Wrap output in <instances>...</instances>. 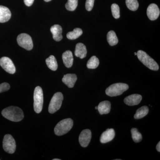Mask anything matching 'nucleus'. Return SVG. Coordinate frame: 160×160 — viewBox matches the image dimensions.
<instances>
[{"mask_svg":"<svg viewBox=\"0 0 160 160\" xmlns=\"http://www.w3.org/2000/svg\"><path fill=\"white\" fill-rule=\"evenodd\" d=\"M2 114L7 119L14 122H19L24 118L22 109L16 106H9L3 109Z\"/></svg>","mask_w":160,"mask_h":160,"instance_id":"1","label":"nucleus"},{"mask_svg":"<svg viewBox=\"0 0 160 160\" xmlns=\"http://www.w3.org/2000/svg\"><path fill=\"white\" fill-rule=\"evenodd\" d=\"M137 55L140 61L149 69L154 71L158 70L159 68L158 63L145 52L142 50H139Z\"/></svg>","mask_w":160,"mask_h":160,"instance_id":"2","label":"nucleus"},{"mask_svg":"<svg viewBox=\"0 0 160 160\" xmlns=\"http://www.w3.org/2000/svg\"><path fill=\"white\" fill-rule=\"evenodd\" d=\"M73 122L71 118L62 120L54 128V132L58 136H62L69 132L73 126Z\"/></svg>","mask_w":160,"mask_h":160,"instance_id":"3","label":"nucleus"},{"mask_svg":"<svg viewBox=\"0 0 160 160\" xmlns=\"http://www.w3.org/2000/svg\"><path fill=\"white\" fill-rule=\"evenodd\" d=\"M129 88V86L125 83H115L106 89V93L109 96H118L122 94L124 92L128 90Z\"/></svg>","mask_w":160,"mask_h":160,"instance_id":"4","label":"nucleus"},{"mask_svg":"<svg viewBox=\"0 0 160 160\" xmlns=\"http://www.w3.org/2000/svg\"><path fill=\"white\" fill-rule=\"evenodd\" d=\"M33 99L34 111L36 113H39L42 110L44 101L42 89L40 86H37L35 89Z\"/></svg>","mask_w":160,"mask_h":160,"instance_id":"5","label":"nucleus"},{"mask_svg":"<svg viewBox=\"0 0 160 160\" xmlns=\"http://www.w3.org/2000/svg\"><path fill=\"white\" fill-rule=\"evenodd\" d=\"M63 95L62 92H58L55 93L52 98L49 106V113H54L61 108L62 103Z\"/></svg>","mask_w":160,"mask_h":160,"instance_id":"6","label":"nucleus"},{"mask_svg":"<svg viewBox=\"0 0 160 160\" xmlns=\"http://www.w3.org/2000/svg\"><path fill=\"white\" fill-rule=\"evenodd\" d=\"M17 42L19 46L27 50H31L33 45L31 37L26 33H21L18 36Z\"/></svg>","mask_w":160,"mask_h":160,"instance_id":"7","label":"nucleus"},{"mask_svg":"<svg viewBox=\"0 0 160 160\" xmlns=\"http://www.w3.org/2000/svg\"><path fill=\"white\" fill-rule=\"evenodd\" d=\"M3 148L5 151L10 154L14 153L16 148V142L10 134H6L3 140Z\"/></svg>","mask_w":160,"mask_h":160,"instance_id":"8","label":"nucleus"},{"mask_svg":"<svg viewBox=\"0 0 160 160\" xmlns=\"http://www.w3.org/2000/svg\"><path fill=\"white\" fill-rule=\"evenodd\" d=\"M0 66L4 70L10 74H14L16 68L12 61L9 58L4 57L0 59Z\"/></svg>","mask_w":160,"mask_h":160,"instance_id":"9","label":"nucleus"},{"mask_svg":"<svg viewBox=\"0 0 160 160\" xmlns=\"http://www.w3.org/2000/svg\"><path fill=\"white\" fill-rule=\"evenodd\" d=\"M92 133L89 129H84L81 132L79 137V142L82 147H87L91 139Z\"/></svg>","mask_w":160,"mask_h":160,"instance_id":"10","label":"nucleus"},{"mask_svg":"<svg viewBox=\"0 0 160 160\" xmlns=\"http://www.w3.org/2000/svg\"><path fill=\"white\" fill-rule=\"evenodd\" d=\"M160 9L155 4H151L147 9V15L148 17L151 21L156 20L159 16Z\"/></svg>","mask_w":160,"mask_h":160,"instance_id":"11","label":"nucleus"},{"mask_svg":"<svg viewBox=\"0 0 160 160\" xmlns=\"http://www.w3.org/2000/svg\"><path fill=\"white\" fill-rule=\"evenodd\" d=\"M142 100V96L140 94H132L125 98L124 102L129 106L138 105Z\"/></svg>","mask_w":160,"mask_h":160,"instance_id":"12","label":"nucleus"},{"mask_svg":"<svg viewBox=\"0 0 160 160\" xmlns=\"http://www.w3.org/2000/svg\"><path fill=\"white\" fill-rule=\"evenodd\" d=\"M115 136V132L113 129H108L102 133L100 138V142L104 144L109 142L113 140Z\"/></svg>","mask_w":160,"mask_h":160,"instance_id":"13","label":"nucleus"},{"mask_svg":"<svg viewBox=\"0 0 160 160\" xmlns=\"http://www.w3.org/2000/svg\"><path fill=\"white\" fill-rule=\"evenodd\" d=\"M50 31L52 34L53 39L56 42H59L63 38L62 35V29L60 25H54L50 28Z\"/></svg>","mask_w":160,"mask_h":160,"instance_id":"14","label":"nucleus"},{"mask_svg":"<svg viewBox=\"0 0 160 160\" xmlns=\"http://www.w3.org/2000/svg\"><path fill=\"white\" fill-rule=\"evenodd\" d=\"M11 17L10 10L6 6H0V23L8 22Z\"/></svg>","mask_w":160,"mask_h":160,"instance_id":"15","label":"nucleus"},{"mask_svg":"<svg viewBox=\"0 0 160 160\" xmlns=\"http://www.w3.org/2000/svg\"><path fill=\"white\" fill-rule=\"evenodd\" d=\"M77 80V77L75 74H67L63 77L62 82L69 88H73Z\"/></svg>","mask_w":160,"mask_h":160,"instance_id":"16","label":"nucleus"},{"mask_svg":"<svg viewBox=\"0 0 160 160\" xmlns=\"http://www.w3.org/2000/svg\"><path fill=\"white\" fill-rule=\"evenodd\" d=\"M87 49L86 46L82 43H78L76 46L75 55L77 57L83 59L86 58L87 55Z\"/></svg>","mask_w":160,"mask_h":160,"instance_id":"17","label":"nucleus"},{"mask_svg":"<svg viewBox=\"0 0 160 160\" xmlns=\"http://www.w3.org/2000/svg\"><path fill=\"white\" fill-rule=\"evenodd\" d=\"M62 60L64 65L67 68H69L72 67L73 64V58L72 52L69 50H67L63 53Z\"/></svg>","mask_w":160,"mask_h":160,"instance_id":"18","label":"nucleus"},{"mask_svg":"<svg viewBox=\"0 0 160 160\" xmlns=\"http://www.w3.org/2000/svg\"><path fill=\"white\" fill-rule=\"evenodd\" d=\"M98 109L100 114H108L111 109V103L108 101L101 102L98 106Z\"/></svg>","mask_w":160,"mask_h":160,"instance_id":"19","label":"nucleus"},{"mask_svg":"<svg viewBox=\"0 0 160 160\" xmlns=\"http://www.w3.org/2000/svg\"><path fill=\"white\" fill-rule=\"evenodd\" d=\"M46 63L49 69L56 71L58 69V65L56 59L54 56L51 55L46 59Z\"/></svg>","mask_w":160,"mask_h":160,"instance_id":"20","label":"nucleus"},{"mask_svg":"<svg viewBox=\"0 0 160 160\" xmlns=\"http://www.w3.org/2000/svg\"><path fill=\"white\" fill-rule=\"evenodd\" d=\"M149 112V108L147 106H143L137 110L136 114L134 115V118L136 119L142 118L145 117Z\"/></svg>","mask_w":160,"mask_h":160,"instance_id":"21","label":"nucleus"},{"mask_svg":"<svg viewBox=\"0 0 160 160\" xmlns=\"http://www.w3.org/2000/svg\"><path fill=\"white\" fill-rule=\"evenodd\" d=\"M107 39L108 43L111 46L116 45L118 42V40L115 32L112 30L108 32L107 35Z\"/></svg>","mask_w":160,"mask_h":160,"instance_id":"22","label":"nucleus"},{"mask_svg":"<svg viewBox=\"0 0 160 160\" xmlns=\"http://www.w3.org/2000/svg\"><path fill=\"white\" fill-rule=\"evenodd\" d=\"M83 31L80 28H75L73 31L69 32L67 34V38L69 40H75L81 36Z\"/></svg>","mask_w":160,"mask_h":160,"instance_id":"23","label":"nucleus"},{"mask_svg":"<svg viewBox=\"0 0 160 160\" xmlns=\"http://www.w3.org/2000/svg\"><path fill=\"white\" fill-rule=\"evenodd\" d=\"M99 65V60L96 57L93 56L92 57L87 63V67L88 69H96Z\"/></svg>","mask_w":160,"mask_h":160,"instance_id":"24","label":"nucleus"},{"mask_svg":"<svg viewBox=\"0 0 160 160\" xmlns=\"http://www.w3.org/2000/svg\"><path fill=\"white\" fill-rule=\"evenodd\" d=\"M132 138L135 142L138 143L141 142L142 139V134L139 132L136 128H132L131 130Z\"/></svg>","mask_w":160,"mask_h":160,"instance_id":"25","label":"nucleus"},{"mask_svg":"<svg viewBox=\"0 0 160 160\" xmlns=\"http://www.w3.org/2000/svg\"><path fill=\"white\" fill-rule=\"evenodd\" d=\"M126 6L131 11H136L138 8L139 3L137 0H126Z\"/></svg>","mask_w":160,"mask_h":160,"instance_id":"26","label":"nucleus"},{"mask_svg":"<svg viewBox=\"0 0 160 160\" xmlns=\"http://www.w3.org/2000/svg\"><path fill=\"white\" fill-rule=\"evenodd\" d=\"M78 5V0H68L66 4V8L69 11H73L76 9Z\"/></svg>","mask_w":160,"mask_h":160,"instance_id":"27","label":"nucleus"},{"mask_svg":"<svg viewBox=\"0 0 160 160\" xmlns=\"http://www.w3.org/2000/svg\"><path fill=\"white\" fill-rule=\"evenodd\" d=\"M112 13L115 19H118L120 17L119 6L116 4H113L111 6Z\"/></svg>","mask_w":160,"mask_h":160,"instance_id":"28","label":"nucleus"},{"mask_svg":"<svg viewBox=\"0 0 160 160\" xmlns=\"http://www.w3.org/2000/svg\"><path fill=\"white\" fill-rule=\"evenodd\" d=\"M10 86L8 83L4 82L0 84V93L9 90Z\"/></svg>","mask_w":160,"mask_h":160,"instance_id":"29","label":"nucleus"},{"mask_svg":"<svg viewBox=\"0 0 160 160\" xmlns=\"http://www.w3.org/2000/svg\"><path fill=\"white\" fill-rule=\"evenodd\" d=\"M95 0H86V8L88 11H91L94 5Z\"/></svg>","mask_w":160,"mask_h":160,"instance_id":"30","label":"nucleus"},{"mask_svg":"<svg viewBox=\"0 0 160 160\" xmlns=\"http://www.w3.org/2000/svg\"><path fill=\"white\" fill-rule=\"evenodd\" d=\"M34 0H24L25 5L27 6H30L33 4Z\"/></svg>","mask_w":160,"mask_h":160,"instance_id":"31","label":"nucleus"},{"mask_svg":"<svg viewBox=\"0 0 160 160\" xmlns=\"http://www.w3.org/2000/svg\"><path fill=\"white\" fill-rule=\"evenodd\" d=\"M156 149L158 152H160V142H159L156 146Z\"/></svg>","mask_w":160,"mask_h":160,"instance_id":"32","label":"nucleus"},{"mask_svg":"<svg viewBox=\"0 0 160 160\" xmlns=\"http://www.w3.org/2000/svg\"><path fill=\"white\" fill-rule=\"evenodd\" d=\"M44 1H45V2H50V1H51V0H44Z\"/></svg>","mask_w":160,"mask_h":160,"instance_id":"33","label":"nucleus"},{"mask_svg":"<svg viewBox=\"0 0 160 160\" xmlns=\"http://www.w3.org/2000/svg\"><path fill=\"white\" fill-rule=\"evenodd\" d=\"M61 159H53L52 160H60Z\"/></svg>","mask_w":160,"mask_h":160,"instance_id":"34","label":"nucleus"},{"mask_svg":"<svg viewBox=\"0 0 160 160\" xmlns=\"http://www.w3.org/2000/svg\"><path fill=\"white\" fill-rule=\"evenodd\" d=\"M134 54H135V55H137V52H135Z\"/></svg>","mask_w":160,"mask_h":160,"instance_id":"35","label":"nucleus"},{"mask_svg":"<svg viewBox=\"0 0 160 160\" xmlns=\"http://www.w3.org/2000/svg\"><path fill=\"white\" fill-rule=\"evenodd\" d=\"M95 109H98V107H97H97H95Z\"/></svg>","mask_w":160,"mask_h":160,"instance_id":"36","label":"nucleus"}]
</instances>
